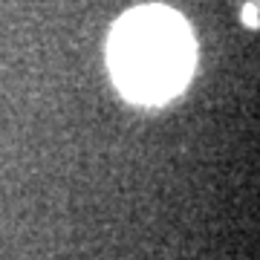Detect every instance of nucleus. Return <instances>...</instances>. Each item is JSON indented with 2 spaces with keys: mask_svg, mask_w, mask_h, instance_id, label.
<instances>
[{
  "mask_svg": "<svg viewBox=\"0 0 260 260\" xmlns=\"http://www.w3.org/2000/svg\"><path fill=\"white\" fill-rule=\"evenodd\" d=\"M107 61L116 87L130 102L162 104L188 84L197 44L182 15L168 6H139L113 26Z\"/></svg>",
  "mask_w": 260,
  "mask_h": 260,
  "instance_id": "f257e3e1",
  "label": "nucleus"
}]
</instances>
